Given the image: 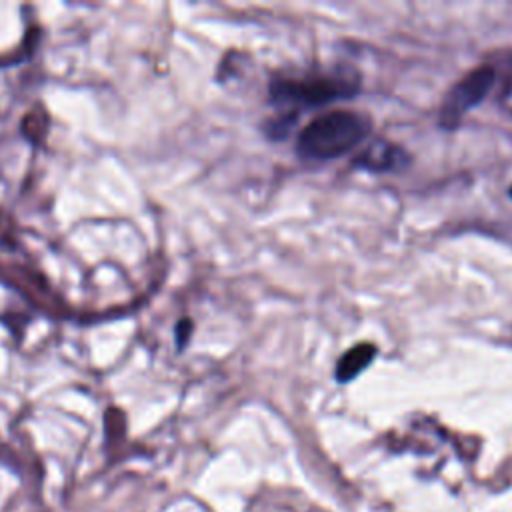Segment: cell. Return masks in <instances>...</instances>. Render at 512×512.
<instances>
[{
  "instance_id": "obj_4",
  "label": "cell",
  "mask_w": 512,
  "mask_h": 512,
  "mask_svg": "<svg viewBox=\"0 0 512 512\" xmlns=\"http://www.w3.org/2000/svg\"><path fill=\"white\" fill-rule=\"evenodd\" d=\"M408 162V156L404 154L402 148L388 144V142H374L364 148L362 154L356 156V166L370 170V172H388L404 166Z\"/></svg>"
},
{
  "instance_id": "obj_3",
  "label": "cell",
  "mask_w": 512,
  "mask_h": 512,
  "mask_svg": "<svg viewBox=\"0 0 512 512\" xmlns=\"http://www.w3.org/2000/svg\"><path fill=\"white\" fill-rule=\"evenodd\" d=\"M496 72L492 66H478L460 78L446 94L440 106V126L452 130L458 126L462 116L478 106L490 92Z\"/></svg>"
},
{
  "instance_id": "obj_1",
  "label": "cell",
  "mask_w": 512,
  "mask_h": 512,
  "mask_svg": "<svg viewBox=\"0 0 512 512\" xmlns=\"http://www.w3.org/2000/svg\"><path fill=\"white\" fill-rule=\"evenodd\" d=\"M358 88V74L344 66L332 70H308L290 76L280 74L270 82V102L282 112H300L352 98Z\"/></svg>"
},
{
  "instance_id": "obj_5",
  "label": "cell",
  "mask_w": 512,
  "mask_h": 512,
  "mask_svg": "<svg viewBox=\"0 0 512 512\" xmlns=\"http://www.w3.org/2000/svg\"><path fill=\"white\" fill-rule=\"evenodd\" d=\"M374 356H376V348L372 344H368V342L352 346L350 350H346L340 356V360L336 364V372H334L336 380L340 384L354 380L374 360Z\"/></svg>"
},
{
  "instance_id": "obj_6",
  "label": "cell",
  "mask_w": 512,
  "mask_h": 512,
  "mask_svg": "<svg viewBox=\"0 0 512 512\" xmlns=\"http://www.w3.org/2000/svg\"><path fill=\"white\" fill-rule=\"evenodd\" d=\"M510 196H512V186H510Z\"/></svg>"
},
{
  "instance_id": "obj_2",
  "label": "cell",
  "mask_w": 512,
  "mask_h": 512,
  "mask_svg": "<svg viewBox=\"0 0 512 512\" xmlns=\"http://www.w3.org/2000/svg\"><path fill=\"white\" fill-rule=\"evenodd\" d=\"M370 132V118L354 110H332L308 122L296 142L304 160H332L358 146Z\"/></svg>"
}]
</instances>
